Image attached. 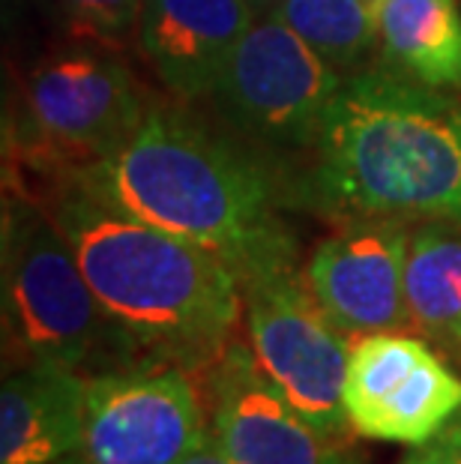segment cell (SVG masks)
Here are the masks:
<instances>
[{
  "label": "cell",
  "instance_id": "cell-22",
  "mask_svg": "<svg viewBox=\"0 0 461 464\" xmlns=\"http://www.w3.org/2000/svg\"><path fill=\"white\" fill-rule=\"evenodd\" d=\"M52 464H84V459H82V456H66V459L52 461Z\"/></svg>",
  "mask_w": 461,
  "mask_h": 464
},
{
  "label": "cell",
  "instance_id": "cell-20",
  "mask_svg": "<svg viewBox=\"0 0 461 464\" xmlns=\"http://www.w3.org/2000/svg\"><path fill=\"white\" fill-rule=\"evenodd\" d=\"M246 4L252 6L255 18H267V15H273L282 6V0H246Z\"/></svg>",
  "mask_w": 461,
  "mask_h": 464
},
{
  "label": "cell",
  "instance_id": "cell-16",
  "mask_svg": "<svg viewBox=\"0 0 461 464\" xmlns=\"http://www.w3.org/2000/svg\"><path fill=\"white\" fill-rule=\"evenodd\" d=\"M273 15L332 69L366 63L378 45L375 6L369 0H282Z\"/></svg>",
  "mask_w": 461,
  "mask_h": 464
},
{
  "label": "cell",
  "instance_id": "cell-7",
  "mask_svg": "<svg viewBox=\"0 0 461 464\" xmlns=\"http://www.w3.org/2000/svg\"><path fill=\"white\" fill-rule=\"evenodd\" d=\"M207 438L192 372L139 362L87 378L84 464H180Z\"/></svg>",
  "mask_w": 461,
  "mask_h": 464
},
{
  "label": "cell",
  "instance_id": "cell-18",
  "mask_svg": "<svg viewBox=\"0 0 461 464\" xmlns=\"http://www.w3.org/2000/svg\"><path fill=\"white\" fill-rule=\"evenodd\" d=\"M399 464H461V422L453 420L437 438L414 447Z\"/></svg>",
  "mask_w": 461,
  "mask_h": 464
},
{
  "label": "cell",
  "instance_id": "cell-8",
  "mask_svg": "<svg viewBox=\"0 0 461 464\" xmlns=\"http://www.w3.org/2000/svg\"><path fill=\"white\" fill-rule=\"evenodd\" d=\"M345 411L360 438L419 447L458 417L461 374L423 335H362L351 344Z\"/></svg>",
  "mask_w": 461,
  "mask_h": 464
},
{
  "label": "cell",
  "instance_id": "cell-13",
  "mask_svg": "<svg viewBox=\"0 0 461 464\" xmlns=\"http://www.w3.org/2000/svg\"><path fill=\"white\" fill-rule=\"evenodd\" d=\"M87 374L63 365H22L0 390V464H52L78 456Z\"/></svg>",
  "mask_w": 461,
  "mask_h": 464
},
{
  "label": "cell",
  "instance_id": "cell-1",
  "mask_svg": "<svg viewBox=\"0 0 461 464\" xmlns=\"http://www.w3.org/2000/svg\"><path fill=\"white\" fill-rule=\"evenodd\" d=\"M78 183L213 252L237 282L297 264L276 177L178 105L150 102L132 135L84 168Z\"/></svg>",
  "mask_w": 461,
  "mask_h": 464
},
{
  "label": "cell",
  "instance_id": "cell-19",
  "mask_svg": "<svg viewBox=\"0 0 461 464\" xmlns=\"http://www.w3.org/2000/svg\"><path fill=\"white\" fill-rule=\"evenodd\" d=\"M180 464H234V461L225 456L222 447L210 438V431H207V438H204L198 447H195Z\"/></svg>",
  "mask_w": 461,
  "mask_h": 464
},
{
  "label": "cell",
  "instance_id": "cell-3",
  "mask_svg": "<svg viewBox=\"0 0 461 464\" xmlns=\"http://www.w3.org/2000/svg\"><path fill=\"white\" fill-rule=\"evenodd\" d=\"M321 204L461 225V100L389 66L345 75L315 144Z\"/></svg>",
  "mask_w": 461,
  "mask_h": 464
},
{
  "label": "cell",
  "instance_id": "cell-23",
  "mask_svg": "<svg viewBox=\"0 0 461 464\" xmlns=\"http://www.w3.org/2000/svg\"><path fill=\"white\" fill-rule=\"evenodd\" d=\"M341 464H362V461H360V459L354 456V452H351V456H348L345 461H341Z\"/></svg>",
  "mask_w": 461,
  "mask_h": 464
},
{
  "label": "cell",
  "instance_id": "cell-11",
  "mask_svg": "<svg viewBox=\"0 0 461 464\" xmlns=\"http://www.w3.org/2000/svg\"><path fill=\"white\" fill-rule=\"evenodd\" d=\"M207 404L210 438L234 464H341L351 456L293 408L243 342H231L207 372Z\"/></svg>",
  "mask_w": 461,
  "mask_h": 464
},
{
  "label": "cell",
  "instance_id": "cell-4",
  "mask_svg": "<svg viewBox=\"0 0 461 464\" xmlns=\"http://www.w3.org/2000/svg\"><path fill=\"white\" fill-rule=\"evenodd\" d=\"M0 276L6 369L48 362L93 378L150 362L96 300L54 216L15 195H4Z\"/></svg>",
  "mask_w": 461,
  "mask_h": 464
},
{
  "label": "cell",
  "instance_id": "cell-9",
  "mask_svg": "<svg viewBox=\"0 0 461 464\" xmlns=\"http://www.w3.org/2000/svg\"><path fill=\"white\" fill-rule=\"evenodd\" d=\"M147 108L139 82L117 57L61 52L27 75L18 126L84 171L132 135Z\"/></svg>",
  "mask_w": 461,
  "mask_h": 464
},
{
  "label": "cell",
  "instance_id": "cell-12",
  "mask_svg": "<svg viewBox=\"0 0 461 464\" xmlns=\"http://www.w3.org/2000/svg\"><path fill=\"white\" fill-rule=\"evenodd\" d=\"M255 22L246 0H141L139 43L171 93L198 100L213 96Z\"/></svg>",
  "mask_w": 461,
  "mask_h": 464
},
{
  "label": "cell",
  "instance_id": "cell-17",
  "mask_svg": "<svg viewBox=\"0 0 461 464\" xmlns=\"http://www.w3.org/2000/svg\"><path fill=\"white\" fill-rule=\"evenodd\" d=\"M66 24L100 45H117L139 31L141 0H61Z\"/></svg>",
  "mask_w": 461,
  "mask_h": 464
},
{
  "label": "cell",
  "instance_id": "cell-21",
  "mask_svg": "<svg viewBox=\"0 0 461 464\" xmlns=\"http://www.w3.org/2000/svg\"><path fill=\"white\" fill-rule=\"evenodd\" d=\"M27 4V0H4V18L9 22V18H13V13H18V9H22Z\"/></svg>",
  "mask_w": 461,
  "mask_h": 464
},
{
  "label": "cell",
  "instance_id": "cell-15",
  "mask_svg": "<svg viewBox=\"0 0 461 464\" xmlns=\"http://www.w3.org/2000/svg\"><path fill=\"white\" fill-rule=\"evenodd\" d=\"M408 309L414 330L461 369V225L423 222L410 234Z\"/></svg>",
  "mask_w": 461,
  "mask_h": 464
},
{
  "label": "cell",
  "instance_id": "cell-6",
  "mask_svg": "<svg viewBox=\"0 0 461 464\" xmlns=\"http://www.w3.org/2000/svg\"><path fill=\"white\" fill-rule=\"evenodd\" d=\"M341 78L288 24L267 15L234 48L213 100L252 141L276 150H315Z\"/></svg>",
  "mask_w": 461,
  "mask_h": 464
},
{
  "label": "cell",
  "instance_id": "cell-10",
  "mask_svg": "<svg viewBox=\"0 0 461 464\" xmlns=\"http://www.w3.org/2000/svg\"><path fill=\"white\" fill-rule=\"evenodd\" d=\"M408 222L351 216L345 228L318 243L306 264V285L332 327L348 339L371 333H410Z\"/></svg>",
  "mask_w": 461,
  "mask_h": 464
},
{
  "label": "cell",
  "instance_id": "cell-25",
  "mask_svg": "<svg viewBox=\"0 0 461 464\" xmlns=\"http://www.w3.org/2000/svg\"><path fill=\"white\" fill-rule=\"evenodd\" d=\"M456 420H458V422H461V411H458V417H456Z\"/></svg>",
  "mask_w": 461,
  "mask_h": 464
},
{
  "label": "cell",
  "instance_id": "cell-14",
  "mask_svg": "<svg viewBox=\"0 0 461 464\" xmlns=\"http://www.w3.org/2000/svg\"><path fill=\"white\" fill-rule=\"evenodd\" d=\"M378 48L384 63L437 91L461 87L458 0H378Z\"/></svg>",
  "mask_w": 461,
  "mask_h": 464
},
{
  "label": "cell",
  "instance_id": "cell-2",
  "mask_svg": "<svg viewBox=\"0 0 461 464\" xmlns=\"http://www.w3.org/2000/svg\"><path fill=\"white\" fill-rule=\"evenodd\" d=\"M48 213L87 285L144 360L207 374L237 330L243 294L228 264L75 183Z\"/></svg>",
  "mask_w": 461,
  "mask_h": 464
},
{
  "label": "cell",
  "instance_id": "cell-24",
  "mask_svg": "<svg viewBox=\"0 0 461 464\" xmlns=\"http://www.w3.org/2000/svg\"><path fill=\"white\" fill-rule=\"evenodd\" d=\"M369 4H371V6H375V4H378V0H369Z\"/></svg>",
  "mask_w": 461,
  "mask_h": 464
},
{
  "label": "cell",
  "instance_id": "cell-5",
  "mask_svg": "<svg viewBox=\"0 0 461 464\" xmlns=\"http://www.w3.org/2000/svg\"><path fill=\"white\" fill-rule=\"evenodd\" d=\"M252 351L267 378L323 438L345 443L348 335L332 327L297 264L240 282Z\"/></svg>",
  "mask_w": 461,
  "mask_h": 464
}]
</instances>
